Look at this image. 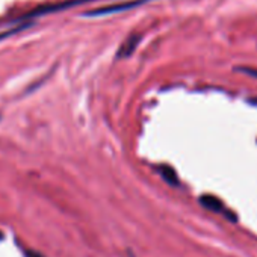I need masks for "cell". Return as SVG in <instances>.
<instances>
[{"mask_svg":"<svg viewBox=\"0 0 257 257\" xmlns=\"http://www.w3.org/2000/svg\"><path fill=\"white\" fill-rule=\"evenodd\" d=\"M200 204H201L203 207H206V209L215 212V213H225L227 218H228L230 221H236V216L233 215V212L225 210L222 201H221L219 198L213 197V195H201V197H200Z\"/></svg>","mask_w":257,"mask_h":257,"instance_id":"2","label":"cell"},{"mask_svg":"<svg viewBox=\"0 0 257 257\" xmlns=\"http://www.w3.org/2000/svg\"><path fill=\"white\" fill-rule=\"evenodd\" d=\"M237 70H239V71H242V73H245V74H248V76H251V77H255V79H257V70H255V68H249V67H239Z\"/></svg>","mask_w":257,"mask_h":257,"instance_id":"5","label":"cell"},{"mask_svg":"<svg viewBox=\"0 0 257 257\" xmlns=\"http://www.w3.org/2000/svg\"><path fill=\"white\" fill-rule=\"evenodd\" d=\"M161 174H162V177L165 179V182L167 183H170V185H173V186H179V179H177V174H176V171L171 168V167H161Z\"/></svg>","mask_w":257,"mask_h":257,"instance_id":"4","label":"cell"},{"mask_svg":"<svg viewBox=\"0 0 257 257\" xmlns=\"http://www.w3.org/2000/svg\"><path fill=\"white\" fill-rule=\"evenodd\" d=\"M4 237V234H2V231H0V239H2Z\"/></svg>","mask_w":257,"mask_h":257,"instance_id":"7","label":"cell"},{"mask_svg":"<svg viewBox=\"0 0 257 257\" xmlns=\"http://www.w3.org/2000/svg\"><path fill=\"white\" fill-rule=\"evenodd\" d=\"M144 2H149V0H131V2H125V4H119V5H113V7H104V8H98L94 11L86 13L85 16L88 17H95V16H106V14H113L116 11H127V10H132Z\"/></svg>","mask_w":257,"mask_h":257,"instance_id":"1","label":"cell"},{"mask_svg":"<svg viewBox=\"0 0 257 257\" xmlns=\"http://www.w3.org/2000/svg\"><path fill=\"white\" fill-rule=\"evenodd\" d=\"M140 43H141V35H132V37H128L122 43V46L119 47L118 58H127V56H131L137 50V47L140 46Z\"/></svg>","mask_w":257,"mask_h":257,"instance_id":"3","label":"cell"},{"mask_svg":"<svg viewBox=\"0 0 257 257\" xmlns=\"http://www.w3.org/2000/svg\"><path fill=\"white\" fill-rule=\"evenodd\" d=\"M25 257H43V255L35 252V251H32V249H26L25 251Z\"/></svg>","mask_w":257,"mask_h":257,"instance_id":"6","label":"cell"}]
</instances>
